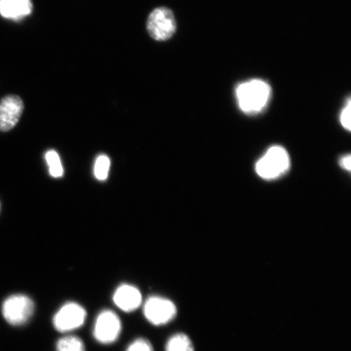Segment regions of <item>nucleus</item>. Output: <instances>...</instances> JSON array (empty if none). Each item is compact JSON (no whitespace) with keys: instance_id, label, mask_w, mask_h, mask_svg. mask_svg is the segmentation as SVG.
<instances>
[{"instance_id":"8","label":"nucleus","mask_w":351,"mask_h":351,"mask_svg":"<svg viewBox=\"0 0 351 351\" xmlns=\"http://www.w3.org/2000/svg\"><path fill=\"white\" fill-rule=\"evenodd\" d=\"M24 111L23 101L16 95H8L0 101V131L14 128Z\"/></svg>"},{"instance_id":"4","label":"nucleus","mask_w":351,"mask_h":351,"mask_svg":"<svg viewBox=\"0 0 351 351\" xmlns=\"http://www.w3.org/2000/svg\"><path fill=\"white\" fill-rule=\"evenodd\" d=\"M34 304L32 298L25 295H14L3 302L2 313L4 319L11 326H20L32 319Z\"/></svg>"},{"instance_id":"14","label":"nucleus","mask_w":351,"mask_h":351,"mask_svg":"<svg viewBox=\"0 0 351 351\" xmlns=\"http://www.w3.org/2000/svg\"><path fill=\"white\" fill-rule=\"evenodd\" d=\"M111 160L106 155H100L95 162V177L99 181H105L108 177Z\"/></svg>"},{"instance_id":"1","label":"nucleus","mask_w":351,"mask_h":351,"mask_svg":"<svg viewBox=\"0 0 351 351\" xmlns=\"http://www.w3.org/2000/svg\"><path fill=\"white\" fill-rule=\"evenodd\" d=\"M271 95L269 83L260 79L241 83L236 89L241 111L248 116H256L262 112L269 104Z\"/></svg>"},{"instance_id":"12","label":"nucleus","mask_w":351,"mask_h":351,"mask_svg":"<svg viewBox=\"0 0 351 351\" xmlns=\"http://www.w3.org/2000/svg\"><path fill=\"white\" fill-rule=\"evenodd\" d=\"M56 351H86V346L80 337L67 336L57 342Z\"/></svg>"},{"instance_id":"10","label":"nucleus","mask_w":351,"mask_h":351,"mask_svg":"<svg viewBox=\"0 0 351 351\" xmlns=\"http://www.w3.org/2000/svg\"><path fill=\"white\" fill-rule=\"evenodd\" d=\"M32 0H0V15L4 19L19 21L32 14Z\"/></svg>"},{"instance_id":"16","label":"nucleus","mask_w":351,"mask_h":351,"mask_svg":"<svg viewBox=\"0 0 351 351\" xmlns=\"http://www.w3.org/2000/svg\"><path fill=\"white\" fill-rule=\"evenodd\" d=\"M350 112H351V102L350 99H348V104L346 108L342 110L340 116L341 124L346 130L350 131Z\"/></svg>"},{"instance_id":"9","label":"nucleus","mask_w":351,"mask_h":351,"mask_svg":"<svg viewBox=\"0 0 351 351\" xmlns=\"http://www.w3.org/2000/svg\"><path fill=\"white\" fill-rule=\"evenodd\" d=\"M113 302L121 311L131 313L142 304L143 298L138 288L124 284L114 293Z\"/></svg>"},{"instance_id":"17","label":"nucleus","mask_w":351,"mask_h":351,"mask_svg":"<svg viewBox=\"0 0 351 351\" xmlns=\"http://www.w3.org/2000/svg\"><path fill=\"white\" fill-rule=\"evenodd\" d=\"M340 165L346 171H350L351 169V156H345L340 160Z\"/></svg>"},{"instance_id":"3","label":"nucleus","mask_w":351,"mask_h":351,"mask_svg":"<svg viewBox=\"0 0 351 351\" xmlns=\"http://www.w3.org/2000/svg\"><path fill=\"white\" fill-rule=\"evenodd\" d=\"M147 29L155 40H169L177 32V21L173 11L166 7L156 8L148 16Z\"/></svg>"},{"instance_id":"13","label":"nucleus","mask_w":351,"mask_h":351,"mask_svg":"<svg viewBox=\"0 0 351 351\" xmlns=\"http://www.w3.org/2000/svg\"><path fill=\"white\" fill-rule=\"evenodd\" d=\"M45 160L51 177L55 178L62 177L64 168L59 154L54 150L48 151L45 155Z\"/></svg>"},{"instance_id":"7","label":"nucleus","mask_w":351,"mask_h":351,"mask_svg":"<svg viewBox=\"0 0 351 351\" xmlns=\"http://www.w3.org/2000/svg\"><path fill=\"white\" fill-rule=\"evenodd\" d=\"M86 319L84 307L76 302H68L54 315L53 326L57 331L67 332L82 327Z\"/></svg>"},{"instance_id":"5","label":"nucleus","mask_w":351,"mask_h":351,"mask_svg":"<svg viewBox=\"0 0 351 351\" xmlns=\"http://www.w3.org/2000/svg\"><path fill=\"white\" fill-rule=\"evenodd\" d=\"M144 315L154 326H165L176 317L177 307L167 298L152 296L145 302Z\"/></svg>"},{"instance_id":"11","label":"nucleus","mask_w":351,"mask_h":351,"mask_svg":"<svg viewBox=\"0 0 351 351\" xmlns=\"http://www.w3.org/2000/svg\"><path fill=\"white\" fill-rule=\"evenodd\" d=\"M165 351H194L192 341L184 333H177L167 341Z\"/></svg>"},{"instance_id":"6","label":"nucleus","mask_w":351,"mask_h":351,"mask_svg":"<svg viewBox=\"0 0 351 351\" xmlns=\"http://www.w3.org/2000/svg\"><path fill=\"white\" fill-rule=\"evenodd\" d=\"M121 332V319L114 311L105 310L96 318L93 335L99 343H113L118 339Z\"/></svg>"},{"instance_id":"15","label":"nucleus","mask_w":351,"mask_h":351,"mask_svg":"<svg viewBox=\"0 0 351 351\" xmlns=\"http://www.w3.org/2000/svg\"><path fill=\"white\" fill-rule=\"evenodd\" d=\"M126 351H154L150 341L145 339L134 340L126 349Z\"/></svg>"},{"instance_id":"2","label":"nucleus","mask_w":351,"mask_h":351,"mask_svg":"<svg viewBox=\"0 0 351 351\" xmlns=\"http://www.w3.org/2000/svg\"><path fill=\"white\" fill-rule=\"evenodd\" d=\"M291 165L289 154L280 146L271 147L256 165V173L265 180H274L287 172Z\"/></svg>"}]
</instances>
